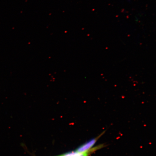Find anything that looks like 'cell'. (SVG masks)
<instances>
[{"label": "cell", "mask_w": 156, "mask_h": 156, "mask_svg": "<svg viewBox=\"0 0 156 156\" xmlns=\"http://www.w3.org/2000/svg\"><path fill=\"white\" fill-rule=\"evenodd\" d=\"M98 138L91 139L86 143L80 146L77 149L76 151L80 153H85L88 152V151L95 144L97 141Z\"/></svg>", "instance_id": "1"}, {"label": "cell", "mask_w": 156, "mask_h": 156, "mask_svg": "<svg viewBox=\"0 0 156 156\" xmlns=\"http://www.w3.org/2000/svg\"><path fill=\"white\" fill-rule=\"evenodd\" d=\"M59 156H88V152L80 153L77 151H72Z\"/></svg>", "instance_id": "2"}]
</instances>
